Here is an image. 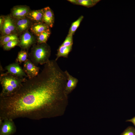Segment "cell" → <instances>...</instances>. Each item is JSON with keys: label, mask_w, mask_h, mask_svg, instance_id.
Returning a JSON list of instances; mask_svg holds the SVG:
<instances>
[{"label": "cell", "mask_w": 135, "mask_h": 135, "mask_svg": "<svg viewBox=\"0 0 135 135\" xmlns=\"http://www.w3.org/2000/svg\"><path fill=\"white\" fill-rule=\"evenodd\" d=\"M67 77L55 60H49L36 76L26 78L14 95L0 98V120L26 118L33 120L63 114L68 102Z\"/></svg>", "instance_id": "cell-1"}, {"label": "cell", "mask_w": 135, "mask_h": 135, "mask_svg": "<svg viewBox=\"0 0 135 135\" xmlns=\"http://www.w3.org/2000/svg\"><path fill=\"white\" fill-rule=\"evenodd\" d=\"M26 78H20L7 72L0 75V82L2 90L0 98L9 97L14 94L20 89Z\"/></svg>", "instance_id": "cell-2"}, {"label": "cell", "mask_w": 135, "mask_h": 135, "mask_svg": "<svg viewBox=\"0 0 135 135\" xmlns=\"http://www.w3.org/2000/svg\"><path fill=\"white\" fill-rule=\"evenodd\" d=\"M51 54L50 46L46 43L34 44L28 54L29 59L37 66L47 63L50 60Z\"/></svg>", "instance_id": "cell-3"}, {"label": "cell", "mask_w": 135, "mask_h": 135, "mask_svg": "<svg viewBox=\"0 0 135 135\" xmlns=\"http://www.w3.org/2000/svg\"><path fill=\"white\" fill-rule=\"evenodd\" d=\"M0 29L2 36L16 34L17 32L14 19L9 15L4 16L3 23Z\"/></svg>", "instance_id": "cell-4"}, {"label": "cell", "mask_w": 135, "mask_h": 135, "mask_svg": "<svg viewBox=\"0 0 135 135\" xmlns=\"http://www.w3.org/2000/svg\"><path fill=\"white\" fill-rule=\"evenodd\" d=\"M16 130V126L13 119L6 118L0 121V135H12Z\"/></svg>", "instance_id": "cell-5"}, {"label": "cell", "mask_w": 135, "mask_h": 135, "mask_svg": "<svg viewBox=\"0 0 135 135\" xmlns=\"http://www.w3.org/2000/svg\"><path fill=\"white\" fill-rule=\"evenodd\" d=\"M35 42V38L32 34L27 31L20 36L18 45L22 50H27Z\"/></svg>", "instance_id": "cell-6"}, {"label": "cell", "mask_w": 135, "mask_h": 135, "mask_svg": "<svg viewBox=\"0 0 135 135\" xmlns=\"http://www.w3.org/2000/svg\"><path fill=\"white\" fill-rule=\"evenodd\" d=\"M7 72L18 77L24 78L28 76L20 66L19 63L16 62L6 66L5 68Z\"/></svg>", "instance_id": "cell-7"}, {"label": "cell", "mask_w": 135, "mask_h": 135, "mask_svg": "<svg viewBox=\"0 0 135 135\" xmlns=\"http://www.w3.org/2000/svg\"><path fill=\"white\" fill-rule=\"evenodd\" d=\"M30 8L26 6H18L14 7L12 9L11 16L15 19L26 18L30 11Z\"/></svg>", "instance_id": "cell-8"}, {"label": "cell", "mask_w": 135, "mask_h": 135, "mask_svg": "<svg viewBox=\"0 0 135 135\" xmlns=\"http://www.w3.org/2000/svg\"><path fill=\"white\" fill-rule=\"evenodd\" d=\"M23 67L24 71L28 78L36 76L39 73L40 68L34 64L28 59L24 62Z\"/></svg>", "instance_id": "cell-9"}, {"label": "cell", "mask_w": 135, "mask_h": 135, "mask_svg": "<svg viewBox=\"0 0 135 135\" xmlns=\"http://www.w3.org/2000/svg\"><path fill=\"white\" fill-rule=\"evenodd\" d=\"M14 20L17 32L19 33L24 32L27 31L32 25L31 20L26 17Z\"/></svg>", "instance_id": "cell-10"}, {"label": "cell", "mask_w": 135, "mask_h": 135, "mask_svg": "<svg viewBox=\"0 0 135 135\" xmlns=\"http://www.w3.org/2000/svg\"><path fill=\"white\" fill-rule=\"evenodd\" d=\"M42 22L49 27H52L54 22V16L53 11L49 7L43 9Z\"/></svg>", "instance_id": "cell-11"}, {"label": "cell", "mask_w": 135, "mask_h": 135, "mask_svg": "<svg viewBox=\"0 0 135 135\" xmlns=\"http://www.w3.org/2000/svg\"><path fill=\"white\" fill-rule=\"evenodd\" d=\"M67 77V82L65 88V92L68 95L76 87L78 82V80L70 75L68 71H64Z\"/></svg>", "instance_id": "cell-12"}, {"label": "cell", "mask_w": 135, "mask_h": 135, "mask_svg": "<svg viewBox=\"0 0 135 135\" xmlns=\"http://www.w3.org/2000/svg\"><path fill=\"white\" fill-rule=\"evenodd\" d=\"M49 29V27L43 22H36L32 25L30 28V31L38 36L42 32Z\"/></svg>", "instance_id": "cell-13"}, {"label": "cell", "mask_w": 135, "mask_h": 135, "mask_svg": "<svg viewBox=\"0 0 135 135\" xmlns=\"http://www.w3.org/2000/svg\"><path fill=\"white\" fill-rule=\"evenodd\" d=\"M43 9L30 11L26 16V17L36 22H43Z\"/></svg>", "instance_id": "cell-14"}, {"label": "cell", "mask_w": 135, "mask_h": 135, "mask_svg": "<svg viewBox=\"0 0 135 135\" xmlns=\"http://www.w3.org/2000/svg\"><path fill=\"white\" fill-rule=\"evenodd\" d=\"M72 46H65L61 45L57 50L55 60L56 61L61 57L68 58L69 53L72 50Z\"/></svg>", "instance_id": "cell-15"}, {"label": "cell", "mask_w": 135, "mask_h": 135, "mask_svg": "<svg viewBox=\"0 0 135 135\" xmlns=\"http://www.w3.org/2000/svg\"><path fill=\"white\" fill-rule=\"evenodd\" d=\"M74 4L81 5L87 8H90L95 5L100 0H68Z\"/></svg>", "instance_id": "cell-16"}, {"label": "cell", "mask_w": 135, "mask_h": 135, "mask_svg": "<svg viewBox=\"0 0 135 135\" xmlns=\"http://www.w3.org/2000/svg\"><path fill=\"white\" fill-rule=\"evenodd\" d=\"M19 40L16 34H12L2 36L0 38V46H3L4 44L10 41Z\"/></svg>", "instance_id": "cell-17"}, {"label": "cell", "mask_w": 135, "mask_h": 135, "mask_svg": "<svg viewBox=\"0 0 135 135\" xmlns=\"http://www.w3.org/2000/svg\"><path fill=\"white\" fill-rule=\"evenodd\" d=\"M50 34V29L42 32L38 36L37 42L38 43H46Z\"/></svg>", "instance_id": "cell-18"}, {"label": "cell", "mask_w": 135, "mask_h": 135, "mask_svg": "<svg viewBox=\"0 0 135 135\" xmlns=\"http://www.w3.org/2000/svg\"><path fill=\"white\" fill-rule=\"evenodd\" d=\"M28 52L25 50H22L18 52L16 62L19 63L24 62L28 59Z\"/></svg>", "instance_id": "cell-19"}, {"label": "cell", "mask_w": 135, "mask_h": 135, "mask_svg": "<svg viewBox=\"0 0 135 135\" xmlns=\"http://www.w3.org/2000/svg\"><path fill=\"white\" fill-rule=\"evenodd\" d=\"M83 18L84 16H81L76 20L72 23L69 30L68 34L72 35L74 34Z\"/></svg>", "instance_id": "cell-20"}, {"label": "cell", "mask_w": 135, "mask_h": 135, "mask_svg": "<svg viewBox=\"0 0 135 135\" xmlns=\"http://www.w3.org/2000/svg\"><path fill=\"white\" fill-rule=\"evenodd\" d=\"M19 40H14L9 42L3 46V49L5 50H8L14 48L16 46L18 45Z\"/></svg>", "instance_id": "cell-21"}, {"label": "cell", "mask_w": 135, "mask_h": 135, "mask_svg": "<svg viewBox=\"0 0 135 135\" xmlns=\"http://www.w3.org/2000/svg\"><path fill=\"white\" fill-rule=\"evenodd\" d=\"M73 35L68 34L61 45L65 46H72L73 44Z\"/></svg>", "instance_id": "cell-22"}, {"label": "cell", "mask_w": 135, "mask_h": 135, "mask_svg": "<svg viewBox=\"0 0 135 135\" xmlns=\"http://www.w3.org/2000/svg\"><path fill=\"white\" fill-rule=\"evenodd\" d=\"M120 135H135V128L132 126H128Z\"/></svg>", "instance_id": "cell-23"}, {"label": "cell", "mask_w": 135, "mask_h": 135, "mask_svg": "<svg viewBox=\"0 0 135 135\" xmlns=\"http://www.w3.org/2000/svg\"><path fill=\"white\" fill-rule=\"evenodd\" d=\"M126 122H132L135 127V116L130 120H126Z\"/></svg>", "instance_id": "cell-24"}, {"label": "cell", "mask_w": 135, "mask_h": 135, "mask_svg": "<svg viewBox=\"0 0 135 135\" xmlns=\"http://www.w3.org/2000/svg\"><path fill=\"white\" fill-rule=\"evenodd\" d=\"M4 16H0V28H1L3 23Z\"/></svg>", "instance_id": "cell-25"}]
</instances>
